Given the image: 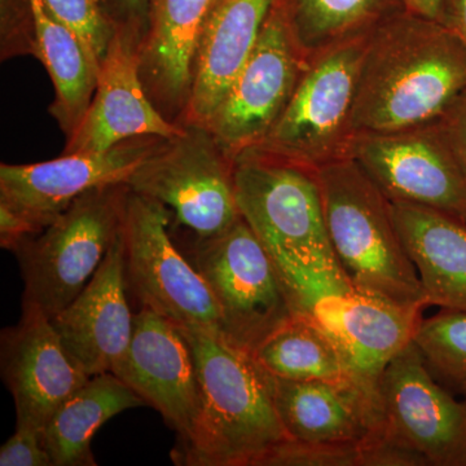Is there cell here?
<instances>
[{
  "instance_id": "1",
  "label": "cell",
  "mask_w": 466,
  "mask_h": 466,
  "mask_svg": "<svg viewBox=\"0 0 466 466\" xmlns=\"http://www.w3.org/2000/svg\"><path fill=\"white\" fill-rule=\"evenodd\" d=\"M466 92V50L449 26L407 11L368 34L352 127L385 134L440 122Z\"/></svg>"
},
{
  "instance_id": "2",
  "label": "cell",
  "mask_w": 466,
  "mask_h": 466,
  "mask_svg": "<svg viewBox=\"0 0 466 466\" xmlns=\"http://www.w3.org/2000/svg\"><path fill=\"white\" fill-rule=\"evenodd\" d=\"M177 327L191 346L201 410L192 437L177 444V464L257 466L288 440L272 400L268 373L253 352L201 327Z\"/></svg>"
},
{
  "instance_id": "3",
  "label": "cell",
  "mask_w": 466,
  "mask_h": 466,
  "mask_svg": "<svg viewBox=\"0 0 466 466\" xmlns=\"http://www.w3.org/2000/svg\"><path fill=\"white\" fill-rule=\"evenodd\" d=\"M269 253L291 315L317 327L355 376L377 385L389 361L413 341L426 308L395 305L361 289L332 248Z\"/></svg>"
},
{
  "instance_id": "4",
  "label": "cell",
  "mask_w": 466,
  "mask_h": 466,
  "mask_svg": "<svg viewBox=\"0 0 466 466\" xmlns=\"http://www.w3.org/2000/svg\"><path fill=\"white\" fill-rule=\"evenodd\" d=\"M330 247L361 289L400 306H424V288L391 202L352 158L317 170Z\"/></svg>"
},
{
  "instance_id": "5",
  "label": "cell",
  "mask_w": 466,
  "mask_h": 466,
  "mask_svg": "<svg viewBox=\"0 0 466 466\" xmlns=\"http://www.w3.org/2000/svg\"><path fill=\"white\" fill-rule=\"evenodd\" d=\"M128 192L126 183L91 189L17 248L23 305L51 319L84 290L121 231Z\"/></svg>"
},
{
  "instance_id": "6",
  "label": "cell",
  "mask_w": 466,
  "mask_h": 466,
  "mask_svg": "<svg viewBox=\"0 0 466 466\" xmlns=\"http://www.w3.org/2000/svg\"><path fill=\"white\" fill-rule=\"evenodd\" d=\"M368 34L309 58L284 112L250 149L314 171L351 158L352 116Z\"/></svg>"
},
{
  "instance_id": "7",
  "label": "cell",
  "mask_w": 466,
  "mask_h": 466,
  "mask_svg": "<svg viewBox=\"0 0 466 466\" xmlns=\"http://www.w3.org/2000/svg\"><path fill=\"white\" fill-rule=\"evenodd\" d=\"M126 184L170 211V228L184 233L182 241L214 238L241 219L233 159L204 126L162 139Z\"/></svg>"
},
{
  "instance_id": "8",
  "label": "cell",
  "mask_w": 466,
  "mask_h": 466,
  "mask_svg": "<svg viewBox=\"0 0 466 466\" xmlns=\"http://www.w3.org/2000/svg\"><path fill=\"white\" fill-rule=\"evenodd\" d=\"M177 244L216 297L227 339L253 352L293 318L271 253L242 218L214 238Z\"/></svg>"
},
{
  "instance_id": "9",
  "label": "cell",
  "mask_w": 466,
  "mask_h": 466,
  "mask_svg": "<svg viewBox=\"0 0 466 466\" xmlns=\"http://www.w3.org/2000/svg\"><path fill=\"white\" fill-rule=\"evenodd\" d=\"M170 225L164 205L128 192L122 223L128 289L142 309L171 323L223 333L216 297L174 240Z\"/></svg>"
},
{
  "instance_id": "10",
  "label": "cell",
  "mask_w": 466,
  "mask_h": 466,
  "mask_svg": "<svg viewBox=\"0 0 466 466\" xmlns=\"http://www.w3.org/2000/svg\"><path fill=\"white\" fill-rule=\"evenodd\" d=\"M306 64L283 0H274L249 60L205 126L229 158L265 139L289 103Z\"/></svg>"
},
{
  "instance_id": "11",
  "label": "cell",
  "mask_w": 466,
  "mask_h": 466,
  "mask_svg": "<svg viewBox=\"0 0 466 466\" xmlns=\"http://www.w3.org/2000/svg\"><path fill=\"white\" fill-rule=\"evenodd\" d=\"M377 389L386 437L426 466H466V401L435 379L415 342L389 361Z\"/></svg>"
},
{
  "instance_id": "12",
  "label": "cell",
  "mask_w": 466,
  "mask_h": 466,
  "mask_svg": "<svg viewBox=\"0 0 466 466\" xmlns=\"http://www.w3.org/2000/svg\"><path fill=\"white\" fill-rule=\"evenodd\" d=\"M351 158L391 204L434 208L466 223V183L440 122L359 134Z\"/></svg>"
},
{
  "instance_id": "13",
  "label": "cell",
  "mask_w": 466,
  "mask_h": 466,
  "mask_svg": "<svg viewBox=\"0 0 466 466\" xmlns=\"http://www.w3.org/2000/svg\"><path fill=\"white\" fill-rule=\"evenodd\" d=\"M238 211L271 250L332 248L317 171L247 149L233 158Z\"/></svg>"
},
{
  "instance_id": "14",
  "label": "cell",
  "mask_w": 466,
  "mask_h": 466,
  "mask_svg": "<svg viewBox=\"0 0 466 466\" xmlns=\"http://www.w3.org/2000/svg\"><path fill=\"white\" fill-rule=\"evenodd\" d=\"M164 137H137L106 152L61 153L38 164L0 165V205L41 232L86 192L127 183Z\"/></svg>"
},
{
  "instance_id": "15",
  "label": "cell",
  "mask_w": 466,
  "mask_h": 466,
  "mask_svg": "<svg viewBox=\"0 0 466 466\" xmlns=\"http://www.w3.org/2000/svg\"><path fill=\"white\" fill-rule=\"evenodd\" d=\"M113 373L164 417L179 444L192 437L201 410L200 383L191 346L177 324L140 309L133 339Z\"/></svg>"
},
{
  "instance_id": "16",
  "label": "cell",
  "mask_w": 466,
  "mask_h": 466,
  "mask_svg": "<svg viewBox=\"0 0 466 466\" xmlns=\"http://www.w3.org/2000/svg\"><path fill=\"white\" fill-rule=\"evenodd\" d=\"M2 377L14 397L16 426L45 431L58 407L90 376L70 355L51 319L34 306L0 337Z\"/></svg>"
},
{
  "instance_id": "17",
  "label": "cell",
  "mask_w": 466,
  "mask_h": 466,
  "mask_svg": "<svg viewBox=\"0 0 466 466\" xmlns=\"http://www.w3.org/2000/svg\"><path fill=\"white\" fill-rule=\"evenodd\" d=\"M139 48L134 36L116 30L101 61L90 106L63 153L106 152L133 137L171 139L186 131V126L165 118L149 99L140 78Z\"/></svg>"
},
{
  "instance_id": "18",
  "label": "cell",
  "mask_w": 466,
  "mask_h": 466,
  "mask_svg": "<svg viewBox=\"0 0 466 466\" xmlns=\"http://www.w3.org/2000/svg\"><path fill=\"white\" fill-rule=\"evenodd\" d=\"M127 289L121 228L84 290L51 318L64 346L90 377L113 373L133 339Z\"/></svg>"
},
{
  "instance_id": "19",
  "label": "cell",
  "mask_w": 466,
  "mask_h": 466,
  "mask_svg": "<svg viewBox=\"0 0 466 466\" xmlns=\"http://www.w3.org/2000/svg\"><path fill=\"white\" fill-rule=\"evenodd\" d=\"M272 400L289 440L363 443L382 425L379 389L359 377L279 379L269 375Z\"/></svg>"
},
{
  "instance_id": "20",
  "label": "cell",
  "mask_w": 466,
  "mask_h": 466,
  "mask_svg": "<svg viewBox=\"0 0 466 466\" xmlns=\"http://www.w3.org/2000/svg\"><path fill=\"white\" fill-rule=\"evenodd\" d=\"M219 0H152L140 78L161 115L182 126L202 34Z\"/></svg>"
},
{
  "instance_id": "21",
  "label": "cell",
  "mask_w": 466,
  "mask_h": 466,
  "mask_svg": "<svg viewBox=\"0 0 466 466\" xmlns=\"http://www.w3.org/2000/svg\"><path fill=\"white\" fill-rule=\"evenodd\" d=\"M274 0H219L202 34L182 126H207L249 60Z\"/></svg>"
},
{
  "instance_id": "22",
  "label": "cell",
  "mask_w": 466,
  "mask_h": 466,
  "mask_svg": "<svg viewBox=\"0 0 466 466\" xmlns=\"http://www.w3.org/2000/svg\"><path fill=\"white\" fill-rule=\"evenodd\" d=\"M426 303L466 312V223L434 208L391 204Z\"/></svg>"
},
{
  "instance_id": "23",
  "label": "cell",
  "mask_w": 466,
  "mask_h": 466,
  "mask_svg": "<svg viewBox=\"0 0 466 466\" xmlns=\"http://www.w3.org/2000/svg\"><path fill=\"white\" fill-rule=\"evenodd\" d=\"M147 406L115 373L91 376L88 381L67 398L46 425V446L54 466H95L92 438L113 417Z\"/></svg>"
},
{
  "instance_id": "24",
  "label": "cell",
  "mask_w": 466,
  "mask_h": 466,
  "mask_svg": "<svg viewBox=\"0 0 466 466\" xmlns=\"http://www.w3.org/2000/svg\"><path fill=\"white\" fill-rule=\"evenodd\" d=\"M32 5L36 47L34 57L51 76L55 100L50 113L67 139L90 106L99 72L78 36L52 16L43 0H32Z\"/></svg>"
},
{
  "instance_id": "25",
  "label": "cell",
  "mask_w": 466,
  "mask_h": 466,
  "mask_svg": "<svg viewBox=\"0 0 466 466\" xmlns=\"http://www.w3.org/2000/svg\"><path fill=\"white\" fill-rule=\"evenodd\" d=\"M294 41L309 58L367 35L382 20L403 11L401 0H283Z\"/></svg>"
},
{
  "instance_id": "26",
  "label": "cell",
  "mask_w": 466,
  "mask_h": 466,
  "mask_svg": "<svg viewBox=\"0 0 466 466\" xmlns=\"http://www.w3.org/2000/svg\"><path fill=\"white\" fill-rule=\"evenodd\" d=\"M253 354L267 373L279 379L309 381L357 377L330 339L297 317L269 334Z\"/></svg>"
},
{
  "instance_id": "27",
  "label": "cell",
  "mask_w": 466,
  "mask_h": 466,
  "mask_svg": "<svg viewBox=\"0 0 466 466\" xmlns=\"http://www.w3.org/2000/svg\"><path fill=\"white\" fill-rule=\"evenodd\" d=\"M413 342L435 379L466 395V312L441 309L422 319Z\"/></svg>"
},
{
  "instance_id": "28",
  "label": "cell",
  "mask_w": 466,
  "mask_h": 466,
  "mask_svg": "<svg viewBox=\"0 0 466 466\" xmlns=\"http://www.w3.org/2000/svg\"><path fill=\"white\" fill-rule=\"evenodd\" d=\"M52 16L69 27L84 45L87 56L99 72L116 26L106 15L101 0H43Z\"/></svg>"
},
{
  "instance_id": "29",
  "label": "cell",
  "mask_w": 466,
  "mask_h": 466,
  "mask_svg": "<svg viewBox=\"0 0 466 466\" xmlns=\"http://www.w3.org/2000/svg\"><path fill=\"white\" fill-rule=\"evenodd\" d=\"M257 466H361L360 444L285 440Z\"/></svg>"
},
{
  "instance_id": "30",
  "label": "cell",
  "mask_w": 466,
  "mask_h": 466,
  "mask_svg": "<svg viewBox=\"0 0 466 466\" xmlns=\"http://www.w3.org/2000/svg\"><path fill=\"white\" fill-rule=\"evenodd\" d=\"M35 48L32 0H0L2 61L35 56Z\"/></svg>"
},
{
  "instance_id": "31",
  "label": "cell",
  "mask_w": 466,
  "mask_h": 466,
  "mask_svg": "<svg viewBox=\"0 0 466 466\" xmlns=\"http://www.w3.org/2000/svg\"><path fill=\"white\" fill-rule=\"evenodd\" d=\"M0 466H54L39 429L16 426V431L0 449Z\"/></svg>"
},
{
  "instance_id": "32",
  "label": "cell",
  "mask_w": 466,
  "mask_h": 466,
  "mask_svg": "<svg viewBox=\"0 0 466 466\" xmlns=\"http://www.w3.org/2000/svg\"><path fill=\"white\" fill-rule=\"evenodd\" d=\"M116 30L130 34L142 45L148 29L152 0H101Z\"/></svg>"
},
{
  "instance_id": "33",
  "label": "cell",
  "mask_w": 466,
  "mask_h": 466,
  "mask_svg": "<svg viewBox=\"0 0 466 466\" xmlns=\"http://www.w3.org/2000/svg\"><path fill=\"white\" fill-rule=\"evenodd\" d=\"M440 125L455 153L466 183V92L441 119Z\"/></svg>"
},
{
  "instance_id": "34",
  "label": "cell",
  "mask_w": 466,
  "mask_h": 466,
  "mask_svg": "<svg viewBox=\"0 0 466 466\" xmlns=\"http://www.w3.org/2000/svg\"><path fill=\"white\" fill-rule=\"evenodd\" d=\"M36 233V229L24 218L0 205V247L3 249L15 253L27 238Z\"/></svg>"
},
{
  "instance_id": "35",
  "label": "cell",
  "mask_w": 466,
  "mask_h": 466,
  "mask_svg": "<svg viewBox=\"0 0 466 466\" xmlns=\"http://www.w3.org/2000/svg\"><path fill=\"white\" fill-rule=\"evenodd\" d=\"M404 11L443 24L447 0H401Z\"/></svg>"
},
{
  "instance_id": "36",
  "label": "cell",
  "mask_w": 466,
  "mask_h": 466,
  "mask_svg": "<svg viewBox=\"0 0 466 466\" xmlns=\"http://www.w3.org/2000/svg\"><path fill=\"white\" fill-rule=\"evenodd\" d=\"M443 24L459 36L466 50V0H447Z\"/></svg>"
}]
</instances>
